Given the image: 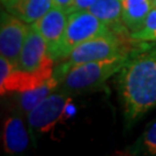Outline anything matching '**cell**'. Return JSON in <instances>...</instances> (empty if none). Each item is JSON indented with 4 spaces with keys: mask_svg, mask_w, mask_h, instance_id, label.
<instances>
[{
    "mask_svg": "<svg viewBox=\"0 0 156 156\" xmlns=\"http://www.w3.org/2000/svg\"><path fill=\"white\" fill-rule=\"evenodd\" d=\"M72 4H73V0H53V6L55 7L65 9L67 12H69Z\"/></svg>",
    "mask_w": 156,
    "mask_h": 156,
    "instance_id": "ac0fdd59",
    "label": "cell"
},
{
    "mask_svg": "<svg viewBox=\"0 0 156 156\" xmlns=\"http://www.w3.org/2000/svg\"><path fill=\"white\" fill-rule=\"evenodd\" d=\"M68 15L69 13L67 11L53 6L44 16L41 17L37 22L33 23L46 41L49 55L56 49L60 39L62 38V35L66 29Z\"/></svg>",
    "mask_w": 156,
    "mask_h": 156,
    "instance_id": "30bf717a",
    "label": "cell"
},
{
    "mask_svg": "<svg viewBox=\"0 0 156 156\" xmlns=\"http://www.w3.org/2000/svg\"><path fill=\"white\" fill-rule=\"evenodd\" d=\"M95 2L96 0H73V4L68 13L76 11H89V8Z\"/></svg>",
    "mask_w": 156,
    "mask_h": 156,
    "instance_id": "e0dca14e",
    "label": "cell"
},
{
    "mask_svg": "<svg viewBox=\"0 0 156 156\" xmlns=\"http://www.w3.org/2000/svg\"><path fill=\"white\" fill-rule=\"evenodd\" d=\"M53 62H56L49 55L46 41L36 27L30 24L28 36L24 41L16 67L26 72H39L53 69Z\"/></svg>",
    "mask_w": 156,
    "mask_h": 156,
    "instance_id": "ba28073f",
    "label": "cell"
},
{
    "mask_svg": "<svg viewBox=\"0 0 156 156\" xmlns=\"http://www.w3.org/2000/svg\"><path fill=\"white\" fill-rule=\"evenodd\" d=\"M23 116L22 112L15 108L4 122L1 139L4 151L8 155H21L30 145V129L24 123Z\"/></svg>",
    "mask_w": 156,
    "mask_h": 156,
    "instance_id": "9c48e42d",
    "label": "cell"
},
{
    "mask_svg": "<svg viewBox=\"0 0 156 156\" xmlns=\"http://www.w3.org/2000/svg\"><path fill=\"white\" fill-rule=\"evenodd\" d=\"M153 5H154V8H156V0H153Z\"/></svg>",
    "mask_w": 156,
    "mask_h": 156,
    "instance_id": "ffe728a7",
    "label": "cell"
},
{
    "mask_svg": "<svg viewBox=\"0 0 156 156\" xmlns=\"http://www.w3.org/2000/svg\"><path fill=\"white\" fill-rule=\"evenodd\" d=\"M89 12L104 23L112 33L131 39L129 31L123 21L122 0H96V2L89 8Z\"/></svg>",
    "mask_w": 156,
    "mask_h": 156,
    "instance_id": "8fae6325",
    "label": "cell"
},
{
    "mask_svg": "<svg viewBox=\"0 0 156 156\" xmlns=\"http://www.w3.org/2000/svg\"><path fill=\"white\" fill-rule=\"evenodd\" d=\"M72 94L58 89L49 95L38 105H36L27 116L28 126L31 134L50 132L65 116L71 103Z\"/></svg>",
    "mask_w": 156,
    "mask_h": 156,
    "instance_id": "5b68a950",
    "label": "cell"
},
{
    "mask_svg": "<svg viewBox=\"0 0 156 156\" xmlns=\"http://www.w3.org/2000/svg\"><path fill=\"white\" fill-rule=\"evenodd\" d=\"M134 50L135 48L110 58L74 65L53 76L59 82V89L65 90L72 95L96 90L109 79L120 72V69L133 55Z\"/></svg>",
    "mask_w": 156,
    "mask_h": 156,
    "instance_id": "7a4b0ae2",
    "label": "cell"
},
{
    "mask_svg": "<svg viewBox=\"0 0 156 156\" xmlns=\"http://www.w3.org/2000/svg\"><path fill=\"white\" fill-rule=\"evenodd\" d=\"M55 69L39 71V72H26L19 69L6 57L0 56V89L1 95L8 93H22L34 89L45 83L53 76Z\"/></svg>",
    "mask_w": 156,
    "mask_h": 156,
    "instance_id": "8992f818",
    "label": "cell"
},
{
    "mask_svg": "<svg viewBox=\"0 0 156 156\" xmlns=\"http://www.w3.org/2000/svg\"><path fill=\"white\" fill-rule=\"evenodd\" d=\"M117 90L126 128L156 108V43L135 48L117 74Z\"/></svg>",
    "mask_w": 156,
    "mask_h": 156,
    "instance_id": "6da1fadb",
    "label": "cell"
},
{
    "mask_svg": "<svg viewBox=\"0 0 156 156\" xmlns=\"http://www.w3.org/2000/svg\"><path fill=\"white\" fill-rule=\"evenodd\" d=\"M153 8V0H122L123 21L129 35L142 27Z\"/></svg>",
    "mask_w": 156,
    "mask_h": 156,
    "instance_id": "5bb4252c",
    "label": "cell"
},
{
    "mask_svg": "<svg viewBox=\"0 0 156 156\" xmlns=\"http://www.w3.org/2000/svg\"><path fill=\"white\" fill-rule=\"evenodd\" d=\"M30 24L14 16L9 12L1 11L0 21V56L6 57L15 66L27 38Z\"/></svg>",
    "mask_w": 156,
    "mask_h": 156,
    "instance_id": "52a82bcc",
    "label": "cell"
},
{
    "mask_svg": "<svg viewBox=\"0 0 156 156\" xmlns=\"http://www.w3.org/2000/svg\"><path fill=\"white\" fill-rule=\"evenodd\" d=\"M8 1H12V0H1V2H2V5L6 4V2H8Z\"/></svg>",
    "mask_w": 156,
    "mask_h": 156,
    "instance_id": "d6986e66",
    "label": "cell"
},
{
    "mask_svg": "<svg viewBox=\"0 0 156 156\" xmlns=\"http://www.w3.org/2000/svg\"><path fill=\"white\" fill-rule=\"evenodd\" d=\"M4 7L14 16L33 24L53 7V0H12L4 4Z\"/></svg>",
    "mask_w": 156,
    "mask_h": 156,
    "instance_id": "7c38bea8",
    "label": "cell"
},
{
    "mask_svg": "<svg viewBox=\"0 0 156 156\" xmlns=\"http://www.w3.org/2000/svg\"><path fill=\"white\" fill-rule=\"evenodd\" d=\"M110 33H112L111 30L89 11L72 12L68 15L62 38L50 53V57L56 62H62L81 43L96 36Z\"/></svg>",
    "mask_w": 156,
    "mask_h": 156,
    "instance_id": "3957f363",
    "label": "cell"
},
{
    "mask_svg": "<svg viewBox=\"0 0 156 156\" xmlns=\"http://www.w3.org/2000/svg\"><path fill=\"white\" fill-rule=\"evenodd\" d=\"M129 38L139 43H156V8L151 9L142 27L131 34Z\"/></svg>",
    "mask_w": 156,
    "mask_h": 156,
    "instance_id": "2e32d148",
    "label": "cell"
},
{
    "mask_svg": "<svg viewBox=\"0 0 156 156\" xmlns=\"http://www.w3.org/2000/svg\"><path fill=\"white\" fill-rule=\"evenodd\" d=\"M124 155L156 156V119L145 128L132 145L126 147Z\"/></svg>",
    "mask_w": 156,
    "mask_h": 156,
    "instance_id": "9a60e30c",
    "label": "cell"
},
{
    "mask_svg": "<svg viewBox=\"0 0 156 156\" xmlns=\"http://www.w3.org/2000/svg\"><path fill=\"white\" fill-rule=\"evenodd\" d=\"M129 42L133 41L124 38L113 33L101 35L88 39L78 45L75 49H73L71 53L64 60H62V62L55 68L53 75H58L74 65L93 62V60H101L119 53L127 52L133 49L128 46Z\"/></svg>",
    "mask_w": 156,
    "mask_h": 156,
    "instance_id": "277c9868",
    "label": "cell"
},
{
    "mask_svg": "<svg viewBox=\"0 0 156 156\" xmlns=\"http://www.w3.org/2000/svg\"><path fill=\"white\" fill-rule=\"evenodd\" d=\"M58 88H59V82L55 76H52L39 87L15 94V105H16L15 108L27 117L29 112L35 106L38 105L42 101L45 100L53 91H56Z\"/></svg>",
    "mask_w": 156,
    "mask_h": 156,
    "instance_id": "4fadbf2b",
    "label": "cell"
}]
</instances>
